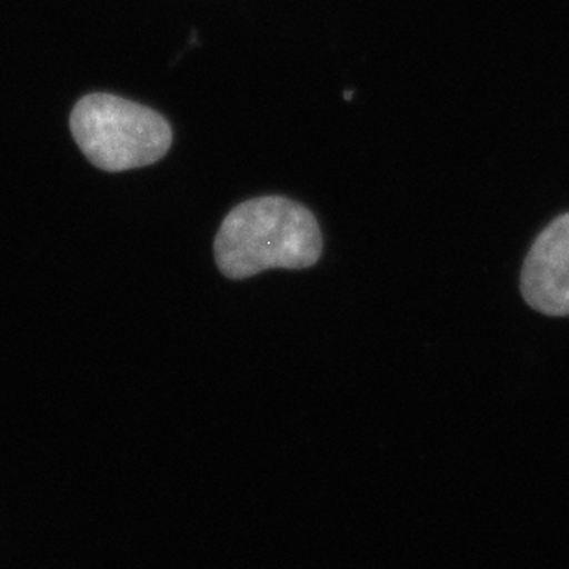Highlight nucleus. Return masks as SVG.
<instances>
[{"label": "nucleus", "instance_id": "f257e3e1", "mask_svg": "<svg viewBox=\"0 0 569 569\" xmlns=\"http://www.w3.org/2000/svg\"><path fill=\"white\" fill-rule=\"evenodd\" d=\"M213 248L226 278L247 280L270 269H311L322 256L323 239L306 206L284 197H259L226 214Z\"/></svg>", "mask_w": 569, "mask_h": 569}, {"label": "nucleus", "instance_id": "f03ea898", "mask_svg": "<svg viewBox=\"0 0 569 569\" xmlns=\"http://www.w3.org/2000/svg\"><path fill=\"white\" fill-rule=\"evenodd\" d=\"M71 132L86 158L106 172L158 163L172 147V128L163 116L110 93L78 100Z\"/></svg>", "mask_w": 569, "mask_h": 569}, {"label": "nucleus", "instance_id": "7ed1b4c3", "mask_svg": "<svg viewBox=\"0 0 569 569\" xmlns=\"http://www.w3.org/2000/svg\"><path fill=\"white\" fill-rule=\"evenodd\" d=\"M521 295L549 317L569 315V213L560 214L532 242L521 270Z\"/></svg>", "mask_w": 569, "mask_h": 569}, {"label": "nucleus", "instance_id": "20e7f679", "mask_svg": "<svg viewBox=\"0 0 569 569\" xmlns=\"http://www.w3.org/2000/svg\"><path fill=\"white\" fill-rule=\"evenodd\" d=\"M351 97H353V93H351V91H348V93L345 94L346 100H350Z\"/></svg>", "mask_w": 569, "mask_h": 569}]
</instances>
